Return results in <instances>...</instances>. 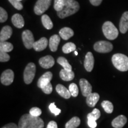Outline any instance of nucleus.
Wrapping results in <instances>:
<instances>
[{
    "label": "nucleus",
    "instance_id": "nucleus-1",
    "mask_svg": "<svg viewBox=\"0 0 128 128\" xmlns=\"http://www.w3.org/2000/svg\"><path fill=\"white\" fill-rule=\"evenodd\" d=\"M44 122L39 117L24 114L20 118L18 122V128H43Z\"/></svg>",
    "mask_w": 128,
    "mask_h": 128
},
{
    "label": "nucleus",
    "instance_id": "nucleus-2",
    "mask_svg": "<svg viewBox=\"0 0 128 128\" xmlns=\"http://www.w3.org/2000/svg\"><path fill=\"white\" fill-rule=\"evenodd\" d=\"M65 7L60 12H57V15L60 18H65L71 16L76 12L80 9V4L75 0H64Z\"/></svg>",
    "mask_w": 128,
    "mask_h": 128
},
{
    "label": "nucleus",
    "instance_id": "nucleus-3",
    "mask_svg": "<svg viewBox=\"0 0 128 128\" xmlns=\"http://www.w3.org/2000/svg\"><path fill=\"white\" fill-rule=\"evenodd\" d=\"M112 61L114 66L120 71H128V57L122 54H116L113 55Z\"/></svg>",
    "mask_w": 128,
    "mask_h": 128
},
{
    "label": "nucleus",
    "instance_id": "nucleus-4",
    "mask_svg": "<svg viewBox=\"0 0 128 128\" xmlns=\"http://www.w3.org/2000/svg\"><path fill=\"white\" fill-rule=\"evenodd\" d=\"M103 34L108 40H114L118 38L119 32L115 26L111 22H106L102 27Z\"/></svg>",
    "mask_w": 128,
    "mask_h": 128
},
{
    "label": "nucleus",
    "instance_id": "nucleus-5",
    "mask_svg": "<svg viewBox=\"0 0 128 128\" xmlns=\"http://www.w3.org/2000/svg\"><path fill=\"white\" fill-rule=\"evenodd\" d=\"M36 65L34 63L28 64L26 66L24 71V81L26 84H29L32 82L36 74Z\"/></svg>",
    "mask_w": 128,
    "mask_h": 128
},
{
    "label": "nucleus",
    "instance_id": "nucleus-6",
    "mask_svg": "<svg viewBox=\"0 0 128 128\" xmlns=\"http://www.w3.org/2000/svg\"><path fill=\"white\" fill-rule=\"evenodd\" d=\"M113 46L108 41H98L94 44V49L99 53H108L113 50Z\"/></svg>",
    "mask_w": 128,
    "mask_h": 128
},
{
    "label": "nucleus",
    "instance_id": "nucleus-7",
    "mask_svg": "<svg viewBox=\"0 0 128 128\" xmlns=\"http://www.w3.org/2000/svg\"><path fill=\"white\" fill-rule=\"evenodd\" d=\"M52 0H38L36 2L34 12L37 15H41L48 10L50 7Z\"/></svg>",
    "mask_w": 128,
    "mask_h": 128
},
{
    "label": "nucleus",
    "instance_id": "nucleus-8",
    "mask_svg": "<svg viewBox=\"0 0 128 128\" xmlns=\"http://www.w3.org/2000/svg\"><path fill=\"white\" fill-rule=\"evenodd\" d=\"M22 40L24 45L27 49H30L33 48V44H34V36L32 32L29 30H26L22 33Z\"/></svg>",
    "mask_w": 128,
    "mask_h": 128
},
{
    "label": "nucleus",
    "instance_id": "nucleus-9",
    "mask_svg": "<svg viewBox=\"0 0 128 128\" xmlns=\"http://www.w3.org/2000/svg\"><path fill=\"white\" fill-rule=\"evenodd\" d=\"M14 74L12 70H7L1 76V82L5 86H10L14 81Z\"/></svg>",
    "mask_w": 128,
    "mask_h": 128
},
{
    "label": "nucleus",
    "instance_id": "nucleus-10",
    "mask_svg": "<svg viewBox=\"0 0 128 128\" xmlns=\"http://www.w3.org/2000/svg\"><path fill=\"white\" fill-rule=\"evenodd\" d=\"M80 86L83 96L87 97L92 93V86L87 80L82 78L80 80Z\"/></svg>",
    "mask_w": 128,
    "mask_h": 128
},
{
    "label": "nucleus",
    "instance_id": "nucleus-11",
    "mask_svg": "<svg viewBox=\"0 0 128 128\" xmlns=\"http://www.w3.org/2000/svg\"><path fill=\"white\" fill-rule=\"evenodd\" d=\"M52 77L53 75L51 72H46L39 78L38 81V84H37L38 87L42 89L43 87H44V86H46V85L50 82Z\"/></svg>",
    "mask_w": 128,
    "mask_h": 128
},
{
    "label": "nucleus",
    "instance_id": "nucleus-12",
    "mask_svg": "<svg viewBox=\"0 0 128 128\" xmlns=\"http://www.w3.org/2000/svg\"><path fill=\"white\" fill-rule=\"evenodd\" d=\"M40 65L44 69H49L52 68L55 64V60L54 58L50 55H47L41 58L39 60Z\"/></svg>",
    "mask_w": 128,
    "mask_h": 128
},
{
    "label": "nucleus",
    "instance_id": "nucleus-13",
    "mask_svg": "<svg viewBox=\"0 0 128 128\" xmlns=\"http://www.w3.org/2000/svg\"><path fill=\"white\" fill-rule=\"evenodd\" d=\"M94 58L92 52H88L86 54L84 62V66L86 71L91 72L94 68Z\"/></svg>",
    "mask_w": 128,
    "mask_h": 128
},
{
    "label": "nucleus",
    "instance_id": "nucleus-14",
    "mask_svg": "<svg viewBox=\"0 0 128 128\" xmlns=\"http://www.w3.org/2000/svg\"><path fill=\"white\" fill-rule=\"evenodd\" d=\"M119 30L123 34L128 30V12H125L122 16L119 23Z\"/></svg>",
    "mask_w": 128,
    "mask_h": 128
},
{
    "label": "nucleus",
    "instance_id": "nucleus-15",
    "mask_svg": "<svg viewBox=\"0 0 128 128\" xmlns=\"http://www.w3.org/2000/svg\"><path fill=\"white\" fill-rule=\"evenodd\" d=\"M12 33V28L9 26H6L3 27L0 32V40L5 42L11 38Z\"/></svg>",
    "mask_w": 128,
    "mask_h": 128
},
{
    "label": "nucleus",
    "instance_id": "nucleus-16",
    "mask_svg": "<svg viewBox=\"0 0 128 128\" xmlns=\"http://www.w3.org/2000/svg\"><path fill=\"white\" fill-rule=\"evenodd\" d=\"M127 122V118L124 115H120L112 122V125L114 128H122Z\"/></svg>",
    "mask_w": 128,
    "mask_h": 128
},
{
    "label": "nucleus",
    "instance_id": "nucleus-17",
    "mask_svg": "<svg viewBox=\"0 0 128 128\" xmlns=\"http://www.w3.org/2000/svg\"><path fill=\"white\" fill-rule=\"evenodd\" d=\"M48 44V40L46 38H42L39 40L36 41L33 44V49L37 52L44 50Z\"/></svg>",
    "mask_w": 128,
    "mask_h": 128
},
{
    "label": "nucleus",
    "instance_id": "nucleus-18",
    "mask_svg": "<svg viewBox=\"0 0 128 128\" xmlns=\"http://www.w3.org/2000/svg\"><path fill=\"white\" fill-rule=\"evenodd\" d=\"M60 41V37L58 35L54 34L50 37L49 42V46L52 52H56L57 50Z\"/></svg>",
    "mask_w": 128,
    "mask_h": 128
},
{
    "label": "nucleus",
    "instance_id": "nucleus-19",
    "mask_svg": "<svg viewBox=\"0 0 128 128\" xmlns=\"http://www.w3.org/2000/svg\"><path fill=\"white\" fill-rule=\"evenodd\" d=\"M12 22L14 26L17 28H23L24 26V20L23 16L20 14H15L12 16Z\"/></svg>",
    "mask_w": 128,
    "mask_h": 128
},
{
    "label": "nucleus",
    "instance_id": "nucleus-20",
    "mask_svg": "<svg viewBox=\"0 0 128 128\" xmlns=\"http://www.w3.org/2000/svg\"><path fill=\"white\" fill-rule=\"evenodd\" d=\"M100 99V96L97 92H92L88 96L86 99L87 104L90 108H94Z\"/></svg>",
    "mask_w": 128,
    "mask_h": 128
},
{
    "label": "nucleus",
    "instance_id": "nucleus-21",
    "mask_svg": "<svg viewBox=\"0 0 128 128\" xmlns=\"http://www.w3.org/2000/svg\"><path fill=\"white\" fill-rule=\"evenodd\" d=\"M56 91L58 93L65 99H68L71 97V94L70 93V90L64 87L62 84H58L56 87Z\"/></svg>",
    "mask_w": 128,
    "mask_h": 128
},
{
    "label": "nucleus",
    "instance_id": "nucleus-22",
    "mask_svg": "<svg viewBox=\"0 0 128 128\" xmlns=\"http://www.w3.org/2000/svg\"><path fill=\"white\" fill-rule=\"evenodd\" d=\"M59 34L62 39L66 40L74 36V32L71 28H64L60 30Z\"/></svg>",
    "mask_w": 128,
    "mask_h": 128
},
{
    "label": "nucleus",
    "instance_id": "nucleus-23",
    "mask_svg": "<svg viewBox=\"0 0 128 128\" xmlns=\"http://www.w3.org/2000/svg\"><path fill=\"white\" fill-rule=\"evenodd\" d=\"M60 78L64 81H70L74 79L75 74L72 71H67L63 68L60 70Z\"/></svg>",
    "mask_w": 128,
    "mask_h": 128
},
{
    "label": "nucleus",
    "instance_id": "nucleus-24",
    "mask_svg": "<svg viewBox=\"0 0 128 128\" xmlns=\"http://www.w3.org/2000/svg\"><path fill=\"white\" fill-rule=\"evenodd\" d=\"M42 22L43 25L45 28L46 29L48 30H50L53 28V23L50 18V17H49L46 14H44L42 16Z\"/></svg>",
    "mask_w": 128,
    "mask_h": 128
},
{
    "label": "nucleus",
    "instance_id": "nucleus-25",
    "mask_svg": "<svg viewBox=\"0 0 128 128\" xmlns=\"http://www.w3.org/2000/svg\"><path fill=\"white\" fill-rule=\"evenodd\" d=\"M81 120L78 117H74L65 124V128H76L80 126Z\"/></svg>",
    "mask_w": 128,
    "mask_h": 128
},
{
    "label": "nucleus",
    "instance_id": "nucleus-26",
    "mask_svg": "<svg viewBox=\"0 0 128 128\" xmlns=\"http://www.w3.org/2000/svg\"><path fill=\"white\" fill-rule=\"evenodd\" d=\"M13 49V45L7 42H1L0 43V52H10Z\"/></svg>",
    "mask_w": 128,
    "mask_h": 128
},
{
    "label": "nucleus",
    "instance_id": "nucleus-27",
    "mask_svg": "<svg viewBox=\"0 0 128 128\" xmlns=\"http://www.w3.org/2000/svg\"><path fill=\"white\" fill-rule=\"evenodd\" d=\"M57 62L63 67L64 70L67 71H72V66L69 64L68 60L64 57H60L58 58Z\"/></svg>",
    "mask_w": 128,
    "mask_h": 128
},
{
    "label": "nucleus",
    "instance_id": "nucleus-28",
    "mask_svg": "<svg viewBox=\"0 0 128 128\" xmlns=\"http://www.w3.org/2000/svg\"><path fill=\"white\" fill-rule=\"evenodd\" d=\"M76 50V45L74 43L69 42L65 44L62 47V51L64 54H69Z\"/></svg>",
    "mask_w": 128,
    "mask_h": 128
},
{
    "label": "nucleus",
    "instance_id": "nucleus-29",
    "mask_svg": "<svg viewBox=\"0 0 128 128\" xmlns=\"http://www.w3.org/2000/svg\"><path fill=\"white\" fill-rule=\"evenodd\" d=\"M102 106L107 113L110 114L113 111V105L112 102L108 100H104L102 103Z\"/></svg>",
    "mask_w": 128,
    "mask_h": 128
},
{
    "label": "nucleus",
    "instance_id": "nucleus-30",
    "mask_svg": "<svg viewBox=\"0 0 128 128\" xmlns=\"http://www.w3.org/2000/svg\"><path fill=\"white\" fill-rule=\"evenodd\" d=\"M101 116L100 111L97 108H94L92 112L90 113L87 115V119H91L94 120H98Z\"/></svg>",
    "mask_w": 128,
    "mask_h": 128
},
{
    "label": "nucleus",
    "instance_id": "nucleus-31",
    "mask_svg": "<svg viewBox=\"0 0 128 128\" xmlns=\"http://www.w3.org/2000/svg\"><path fill=\"white\" fill-rule=\"evenodd\" d=\"M65 7V1L64 0H54V9L57 12H60Z\"/></svg>",
    "mask_w": 128,
    "mask_h": 128
},
{
    "label": "nucleus",
    "instance_id": "nucleus-32",
    "mask_svg": "<svg viewBox=\"0 0 128 128\" xmlns=\"http://www.w3.org/2000/svg\"><path fill=\"white\" fill-rule=\"evenodd\" d=\"M69 90H70V93L71 94V96L74 97H77L78 95V88L77 86L75 83H71L69 86Z\"/></svg>",
    "mask_w": 128,
    "mask_h": 128
},
{
    "label": "nucleus",
    "instance_id": "nucleus-33",
    "mask_svg": "<svg viewBox=\"0 0 128 128\" xmlns=\"http://www.w3.org/2000/svg\"><path fill=\"white\" fill-rule=\"evenodd\" d=\"M8 1L12 4V6L18 10H21L23 9V6L20 0H8Z\"/></svg>",
    "mask_w": 128,
    "mask_h": 128
},
{
    "label": "nucleus",
    "instance_id": "nucleus-34",
    "mask_svg": "<svg viewBox=\"0 0 128 128\" xmlns=\"http://www.w3.org/2000/svg\"><path fill=\"white\" fill-rule=\"evenodd\" d=\"M49 110L51 112V113H52L53 114H54L55 116H58V114H60L61 110L60 108H57L56 106L55 103H52L49 105Z\"/></svg>",
    "mask_w": 128,
    "mask_h": 128
},
{
    "label": "nucleus",
    "instance_id": "nucleus-35",
    "mask_svg": "<svg viewBox=\"0 0 128 128\" xmlns=\"http://www.w3.org/2000/svg\"><path fill=\"white\" fill-rule=\"evenodd\" d=\"M29 113L32 116L35 117H39L42 114V110L40 108H37V107H34L32 108L30 110Z\"/></svg>",
    "mask_w": 128,
    "mask_h": 128
},
{
    "label": "nucleus",
    "instance_id": "nucleus-36",
    "mask_svg": "<svg viewBox=\"0 0 128 128\" xmlns=\"http://www.w3.org/2000/svg\"><path fill=\"white\" fill-rule=\"evenodd\" d=\"M8 18L7 12L3 8H0V22L4 23Z\"/></svg>",
    "mask_w": 128,
    "mask_h": 128
},
{
    "label": "nucleus",
    "instance_id": "nucleus-37",
    "mask_svg": "<svg viewBox=\"0 0 128 128\" xmlns=\"http://www.w3.org/2000/svg\"><path fill=\"white\" fill-rule=\"evenodd\" d=\"M10 59V56L7 53L0 52V61L1 62H7Z\"/></svg>",
    "mask_w": 128,
    "mask_h": 128
},
{
    "label": "nucleus",
    "instance_id": "nucleus-38",
    "mask_svg": "<svg viewBox=\"0 0 128 128\" xmlns=\"http://www.w3.org/2000/svg\"><path fill=\"white\" fill-rule=\"evenodd\" d=\"M52 90H53L52 86L50 82L49 83V84H48V85H46V86H44V87H43L42 88V90L43 91V92L46 94H50L51 92H52Z\"/></svg>",
    "mask_w": 128,
    "mask_h": 128
},
{
    "label": "nucleus",
    "instance_id": "nucleus-39",
    "mask_svg": "<svg viewBox=\"0 0 128 128\" xmlns=\"http://www.w3.org/2000/svg\"><path fill=\"white\" fill-rule=\"evenodd\" d=\"M88 125L91 128H96L97 126V123L96 120L91 119H88Z\"/></svg>",
    "mask_w": 128,
    "mask_h": 128
},
{
    "label": "nucleus",
    "instance_id": "nucleus-40",
    "mask_svg": "<svg viewBox=\"0 0 128 128\" xmlns=\"http://www.w3.org/2000/svg\"><path fill=\"white\" fill-rule=\"evenodd\" d=\"M103 0H90V2L94 6H98L102 2Z\"/></svg>",
    "mask_w": 128,
    "mask_h": 128
},
{
    "label": "nucleus",
    "instance_id": "nucleus-41",
    "mask_svg": "<svg viewBox=\"0 0 128 128\" xmlns=\"http://www.w3.org/2000/svg\"><path fill=\"white\" fill-rule=\"evenodd\" d=\"M47 128H58L57 124L55 121H50L48 124Z\"/></svg>",
    "mask_w": 128,
    "mask_h": 128
},
{
    "label": "nucleus",
    "instance_id": "nucleus-42",
    "mask_svg": "<svg viewBox=\"0 0 128 128\" xmlns=\"http://www.w3.org/2000/svg\"><path fill=\"white\" fill-rule=\"evenodd\" d=\"M1 128H18V126L14 123H10V124H6V125L3 126Z\"/></svg>",
    "mask_w": 128,
    "mask_h": 128
},
{
    "label": "nucleus",
    "instance_id": "nucleus-43",
    "mask_svg": "<svg viewBox=\"0 0 128 128\" xmlns=\"http://www.w3.org/2000/svg\"><path fill=\"white\" fill-rule=\"evenodd\" d=\"M74 53H75V55H76H76H78V52H77V51H74Z\"/></svg>",
    "mask_w": 128,
    "mask_h": 128
},
{
    "label": "nucleus",
    "instance_id": "nucleus-44",
    "mask_svg": "<svg viewBox=\"0 0 128 128\" xmlns=\"http://www.w3.org/2000/svg\"><path fill=\"white\" fill-rule=\"evenodd\" d=\"M20 1H22V0H20Z\"/></svg>",
    "mask_w": 128,
    "mask_h": 128
}]
</instances>
